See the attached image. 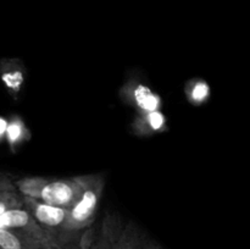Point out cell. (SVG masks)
I'll use <instances>...</instances> for the list:
<instances>
[{
  "label": "cell",
  "mask_w": 250,
  "mask_h": 249,
  "mask_svg": "<svg viewBox=\"0 0 250 249\" xmlns=\"http://www.w3.org/2000/svg\"><path fill=\"white\" fill-rule=\"evenodd\" d=\"M0 228L27 234V236L53 244L61 249H65L66 244H68L58 234L44 228L26 208L7 210L4 214L0 215Z\"/></svg>",
  "instance_id": "cell-1"
},
{
  "label": "cell",
  "mask_w": 250,
  "mask_h": 249,
  "mask_svg": "<svg viewBox=\"0 0 250 249\" xmlns=\"http://www.w3.org/2000/svg\"><path fill=\"white\" fill-rule=\"evenodd\" d=\"M94 176L49 180L41 194V202L55 207L72 209L85 192Z\"/></svg>",
  "instance_id": "cell-2"
},
{
  "label": "cell",
  "mask_w": 250,
  "mask_h": 249,
  "mask_svg": "<svg viewBox=\"0 0 250 249\" xmlns=\"http://www.w3.org/2000/svg\"><path fill=\"white\" fill-rule=\"evenodd\" d=\"M103 188H104L103 181L97 176H94L90 185L83 193L80 202L72 209H70V219H68L65 228L66 234L68 237L72 238L76 232L87 228L92 224L98 204H99L100 197H102Z\"/></svg>",
  "instance_id": "cell-3"
},
{
  "label": "cell",
  "mask_w": 250,
  "mask_h": 249,
  "mask_svg": "<svg viewBox=\"0 0 250 249\" xmlns=\"http://www.w3.org/2000/svg\"><path fill=\"white\" fill-rule=\"evenodd\" d=\"M24 208L33 215L34 219L48 231L58 234L62 239H65L67 243L72 238L66 234L65 228L70 219V209L55 205L46 204L41 200L32 199V198L23 197Z\"/></svg>",
  "instance_id": "cell-4"
},
{
  "label": "cell",
  "mask_w": 250,
  "mask_h": 249,
  "mask_svg": "<svg viewBox=\"0 0 250 249\" xmlns=\"http://www.w3.org/2000/svg\"><path fill=\"white\" fill-rule=\"evenodd\" d=\"M0 248L1 249H61L53 244L29 237L20 232L0 228Z\"/></svg>",
  "instance_id": "cell-5"
},
{
  "label": "cell",
  "mask_w": 250,
  "mask_h": 249,
  "mask_svg": "<svg viewBox=\"0 0 250 249\" xmlns=\"http://www.w3.org/2000/svg\"><path fill=\"white\" fill-rule=\"evenodd\" d=\"M17 208H24L23 195L6 176L0 175V215Z\"/></svg>",
  "instance_id": "cell-6"
},
{
  "label": "cell",
  "mask_w": 250,
  "mask_h": 249,
  "mask_svg": "<svg viewBox=\"0 0 250 249\" xmlns=\"http://www.w3.org/2000/svg\"><path fill=\"white\" fill-rule=\"evenodd\" d=\"M48 178L44 177H26L15 182V185L23 197L39 200L42 190H43L44 186L48 183Z\"/></svg>",
  "instance_id": "cell-7"
},
{
  "label": "cell",
  "mask_w": 250,
  "mask_h": 249,
  "mask_svg": "<svg viewBox=\"0 0 250 249\" xmlns=\"http://www.w3.org/2000/svg\"><path fill=\"white\" fill-rule=\"evenodd\" d=\"M134 99H136L137 105L139 107L148 112L158 110L159 104H160L159 98L149 88L144 87V85L137 87V89L134 90Z\"/></svg>",
  "instance_id": "cell-8"
},
{
  "label": "cell",
  "mask_w": 250,
  "mask_h": 249,
  "mask_svg": "<svg viewBox=\"0 0 250 249\" xmlns=\"http://www.w3.org/2000/svg\"><path fill=\"white\" fill-rule=\"evenodd\" d=\"M112 249H156L155 247H149L146 244L139 243L138 238L133 233H124L121 237L112 241Z\"/></svg>",
  "instance_id": "cell-9"
},
{
  "label": "cell",
  "mask_w": 250,
  "mask_h": 249,
  "mask_svg": "<svg viewBox=\"0 0 250 249\" xmlns=\"http://www.w3.org/2000/svg\"><path fill=\"white\" fill-rule=\"evenodd\" d=\"M24 136V126L19 119H12L11 121L9 122L7 124V129H6V138L9 141V143L11 145L14 144H17Z\"/></svg>",
  "instance_id": "cell-10"
},
{
  "label": "cell",
  "mask_w": 250,
  "mask_h": 249,
  "mask_svg": "<svg viewBox=\"0 0 250 249\" xmlns=\"http://www.w3.org/2000/svg\"><path fill=\"white\" fill-rule=\"evenodd\" d=\"M94 232L92 228H88L84 233L81 236L80 241H78V249H93L94 248Z\"/></svg>",
  "instance_id": "cell-11"
},
{
  "label": "cell",
  "mask_w": 250,
  "mask_h": 249,
  "mask_svg": "<svg viewBox=\"0 0 250 249\" xmlns=\"http://www.w3.org/2000/svg\"><path fill=\"white\" fill-rule=\"evenodd\" d=\"M208 93H209V88L205 83H198L194 88H193L192 97L195 102H203L205 98L208 97Z\"/></svg>",
  "instance_id": "cell-12"
},
{
  "label": "cell",
  "mask_w": 250,
  "mask_h": 249,
  "mask_svg": "<svg viewBox=\"0 0 250 249\" xmlns=\"http://www.w3.org/2000/svg\"><path fill=\"white\" fill-rule=\"evenodd\" d=\"M148 120H149V124H150L153 129H159L160 127H163L164 121H165V120H164L163 114L159 112L158 110L149 112Z\"/></svg>",
  "instance_id": "cell-13"
},
{
  "label": "cell",
  "mask_w": 250,
  "mask_h": 249,
  "mask_svg": "<svg viewBox=\"0 0 250 249\" xmlns=\"http://www.w3.org/2000/svg\"><path fill=\"white\" fill-rule=\"evenodd\" d=\"M93 249H112V241L109 238H102Z\"/></svg>",
  "instance_id": "cell-14"
},
{
  "label": "cell",
  "mask_w": 250,
  "mask_h": 249,
  "mask_svg": "<svg viewBox=\"0 0 250 249\" xmlns=\"http://www.w3.org/2000/svg\"><path fill=\"white\" fill-rule=\"evenodd\" d=\"M7 124H9V122H7L5 119H2V117H0V141L6 136Z\"/></svg>",
  "instance_id": "cell-15"
},
{
  "label": "cell",
  "mask_w": 250,
  "mask_h": 249,
  "mask_svg": "<svg viewBox=\"0 0 250 249\" xmlns=\"http://www.w3.org/2000/svg\"><path fill=\"white\" fill-rule=\"evenodd\" d=\"M0 249H1V248H0Z\"/></svg>",
  "instance_id": "cell-16"
}]
</instances>
